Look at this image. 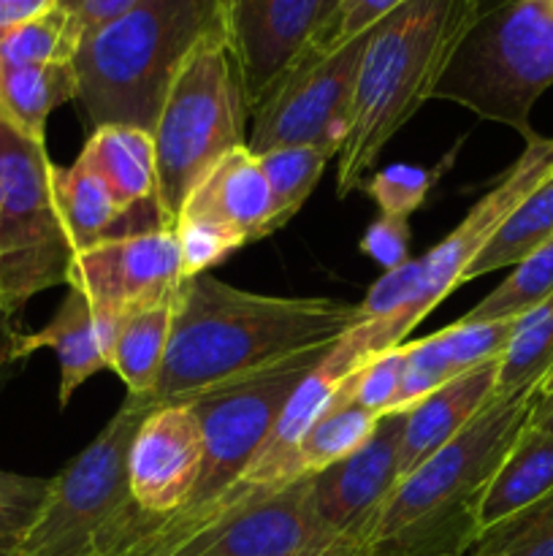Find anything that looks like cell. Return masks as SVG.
Here are the masks:
<instances>
[{
	"label": "cell",
	"mask_w": 553,
	"mask_h": 556,
	"mask_svg": "<svg viewBox=\"0 0 553 556\" xmlns=\"http://www.w3.org/2000/svg\"><path fill=\"white\" fill-rule=\"evenodd\" d=\"M361 324V304L318 296H266L215 275L190 277L173 304V326L152 405H173L298 353L329 348Z\"/></svg>",
	"instance_id": "1"
},
{
	"label": "cell",
	"mask_w": 553,
	"mask_h": 556,
	"mask_svg": "<svg viewBox=\"0 0 553 556\" xmlns=\"http://www.w3.org/2000/svg\"><path fill=\"white\" fill-rule=\"evenodd\" d=\"M537 386L491 396L448 445L401 478L363 556H466L480 538V505L510 445L529 424Z\"/></svg>",
	"instance_id": "2"
},
{
	"label": "cell",
	"mask_w": 553,
	"mask_h": 556,
	"mask_svg": "<svg viewBox=\"0 0 553 556\" xmlns=\"http://www.w3.org/2000/svg\"><path fill=\"white\" fill-rule=\"evenodd\" d=\"M486 0H404L372 27L352 92L350 130L336 155V193H356L388 141L432 101Z\"/></svg>",
	"instance_id": "3"
},
{
	"label": "cell",
	"mask_w": 553,
	"mask_h": 556,
	"mask_svg": "<svg viewBox=\"0 0 553 556\" xmlns=\"http://www.w3.org/2000/svg\"><path fill=\"white\" fill-rule=\"evenodd\" d=\"M226 30V0H136L87 33L76 52L79 106L92 128H155L179 65L204 38Z\"/></svg>",
	"instance_id": "4"
},
{
	"label": "cell",
	"mask_w": 553,
	"mask_h": 556,
	"mask_svg": "<svg viewBox=\"0 0 553 556\" xmlns=\"http://www.w3.org/2000/svg\"><path fill=\"white\" fill-rule=\"evenodd\" d=\"M152 407L146 396H125L95 440L49 478L22 556L114 554L146 530L155 514L141 510L130 494L128 456Z\"/></svg>",
	"instance_id": "5"
},
{
	"label": "cell",
	"mask_w": 553,
	"mask_h": 556,
	"mask_svg": "<svg viewBox=\"0 0 553 556\" xmlns=\"http://www.w3.org/2000/svg\"><path fill=\"white\" fill-rule=\"evenodd\" d=\"M553 85V0H486L432 101H450L531 141V109Z\"/></svg>",
	"instance_id": "6"
},
{
	"label": "cell",
	"mask_w": 553,
	"mask_h": 556,
	"mask_svg": "<svg viewBox=\"0 0 553 556\" xmlns=\"http://www.w3.org/2000/svg\"><path fill=\"white\" fill-rule=\"evenodd\" d=\"M247 103L228 33L204 38L179 65L157 112V212L173 228L190 190L226 152L247 144Z\"/></svg>",
	"instance_id": "7"
},
{
	"label": "cell",
	"mask_w": 553,
	"mask_h": 556,
	"mask_svg": "<svg viewBox=\"0 0 553 556\" xmlns=\"http://www.w3.org/2000/svg\"><path fill=\"white\" fill-rule=\"evenodd\" d=\"M47 144L0 117V309L14 315L36 293L68 286L74 244L54 199Z\"/></svg>",
	"instance_id": "8"
},
{
	"label": "cell",
	"mask_w": 553,
	"mask_h": 556,
	"mask_svg": "<svg viewBox=\"0 0 553 556\" xmlns=\"http://www.w3.org/2000/svg\"><path fill=\"white\" fill-rule=\"evenodd\" d=\"M553 172V136H540L526 141L518 161L497 179L491 190L472 206L464 220L448 233L439 244H434L426 255H421V286L415 299L383 326L358 324L345 334L352 351L366 362L377 353L404 345L407 334L442 302L448 293L461 286L466 266L486 248L488 239L499 231L504 220L518 210L520 201Z\"/></svg>",
	"instance_id": "9"
},
{
	"label": "cell",
	"mask_w": 553,
	"mask_h": 556,
	"mask_svg": "<svg viewBox=\"0 0 553 556\" xmlns=\"http://www.w3.org/2000/svg\"><path fill=\"white\" fill-rule=\"evenodd\" d=\"M329 351L331 345L298 353L287 362L271 364L184 400L204 432V467L198 486L184 508H204L236 486L255 451L285 410L293 391Z\"/></svg>",
	"instance_id": "10"
},
{
	"label": "cell",
	"mask_w": 553,
	"mask_h": 556,
	"mask_svg": "<svg viewBox=\"0 0 553 556\" xmlns=\"http://www.w3.org/2000/svg\"><path fill=\"white\" fill-rule=\"evenodd\" d=\"M369 36L372 30L329 52H304L249 112V150L263 155L276 147L309 144L339 155Z\"/></svg>",
	"instance_id": "11"
},
{
	"label": "cell",
	"mask_w": 553,
	"mask_h": 556,
	"mask_svg": "<svg viewBox=\"0 0 553 556\" xmlns=\"http://www.w3.org/2000/svg\"><path fill=\"white\" fill-rule=\"evenodd\" d=\"M404 421L407 413H385L356 454L309 476L314 556H363L385 500L401 481Z\"/></svg>",
	"instance_id": "12"
},
{
	"label": "cell",
	"mask_w": 553,
	"mask_h": 556,
	"mask_svg": "<svg viewBox=\"0 0 553 556\" xmlns=\"http://www.w3.org/2000/svg\"><path fill=\"white\" fill-rule=\"evenodd\" d=\"M184 282L177 233L166 226L108 237L79 250L68 271V288L79 291L92 313L112 324L177 302Z\"/></svg>",
	"instance_id": "13"
},
{
	"label": "cell",
	"mask_w": 553,
	"mask_h": 556,
	"mask_svg": "<svg viewBox=\"0 0 553 556\" xmlns=\"http://www.w3.org/2000/svg\"><path fill=\"white\" fill-rule=\"evenodd\" d=\"M220 514L171 556H314L309 476L274 489L233 486Z\"/></svg>",
	"instance_id": "14"
},
{
	"label": "cell",
	"mask_w": 553,
	"mask_h": 556,
	"mask_svg": "<svg viewBox=\"0 0 553 556\" xmlns=\"http://www.w3.org/2000/svg\"><path fill=\"white\" fill-rule=\"evenodd\" d=\"M323 0H226L228 43L242 76L247 114L307 52Z\"/></svg>",
	"instance_id": "15"
},
{
	"label": "cell",
	"mask_w": 553,
	"mask_h": 556,
	"mask_svg": "<svg viewBox=\"0 0 553 556\" xmlns=\"http://www.w3.org/2000/svg\"><path fill=\"white\" fill-rule=\"evenodd\" d=\"M204 467V432L184 402L155 405L136 432L128 481L136 505L146 514H177L193 497Z\"/></svg>",
	"instance_id": "16"
},
{
	"label": "cell",
	"mask_w": 553,
	"mask_h": 556,
	"mask_svg": "<svg viewBox=\"0 0 553 556\" xmlns=\"http://www.w3.org/2000/svg\"><path fill=\"white\" fill-rule=\"evenodd\" d=\"M358 364H363V358L352 351L350 342H347L345 337L331 345V351L325 353L323 362H320L318 367L298 383V389L293 391L285 410L280 413L276 424L271 427L269 438L260 443V448L255 451V456L249 459L244 476L239 478V486L274 489L298 481V445L307 438L312 424L329 410L336 391H339L342 380H345Z\"/></svg>",
	"instance_id": "17"
},
{
	"label": "cell",
	"mask_w": 553,
	"mask_h": 556,
	"mask_svg": "<svg viewBox=\"0 0 553 556\" xmlns=\"http://www.w3.org/2000/svg\"><path fill=\"white\" fill-rule=\"evenodd\" d=\"M179 217L228 228L244 244L271 237L280 228L269 179L258 155L247 144L226 152L206 172L184 199Z\"/></svg>",
	"instance_id": "18"
},
{
	"label": "cell",
	"mask_w": 553,
	"mask_h": 556,
	"mask_svg": "<svg viewBox=\"0 0 553 556\" xmlns=\"http://www.w3.org/2000/svg\"><path fill=\"white\" fill-rule=\"evenodd\" d=\"M117 324L92 313L90 302L79 291L68 288L54 318L36 334H16L14 362H25L30 353L49 348L60 364V410L70 396L101 369H108L112 342Z\"/></svg>",
	"instance_id": "19"
},
{
	"label": "cell",
	"mask_w": 553,
	"mask_h": 556,
	"mask_svg": "<svg viewBox=\"0 0 553 556\" xmlns=\"http://www.w3.org/2000/svg\"><path fill=\"white\" fill-rule=\"evenodd\" d=\"M515 320L499 324H461L455 320L448 329L426 337V340L407 342L404 345V375L396 405L390 413H407L415 402L432 394L455 375L493 362L507 348Z\"/></svg>",
	"instance_id": "20"
},
{
	"label": "cell",
	"mask_w": 553,
	"mask_h": 556,
	"mask_svg": "<svg viewBox=\"0 0 553 556\" xmlns=\"http://www.w3.org/2000/svg\"><path fill=\"white\" fill-rule=\"evenodd\" d=\"M497 367L499 358L477 364L434 389L432 394H426L407 410L399 451L401 478L410 476L417 465H423L428 456L448 445L491 402Z\"/></svg>",
	"instance_id": "21"
},
{
	"label": "cell",
	"mask_w": 553,
	"mask_h": 556,
	"mask_svg": "<svg viewBox=\"0 0 553 556\" xmlns=\"http://www.w3.org/2000/svg\"><path fill=\"white\" fill-rule=\"evenodd\" d=\"M79 161L106 182L114 201L128 215L146 206L157 212V161L150 130L133 125L92 128Z\"/></svg>",
	"instance_id": "22"
},
{
	"label": "cell",
	"mask_w": 553,
	"mask_h": 556,
	"mask_svg": "<svg viewBox=\"0 0 553 556\" xmlns=\"http://www.w3.org/2000/svg\"><path fill=\"white\" fill-rule=\"evenodd\" d=\"M548 492H553V434L526 424L488 483L480 505V532Z\"/></svg>",
	"instance_id": "23"
},
{
	"label": "cell",
	"mask_w": 553,
	"mask_h": 556,
	"mask_svg": "<svg viewBox=\"0 0 553 556\" xmlns=\"http://www.w3.org/2000/svg\"><path fill=\"white\" fill-rule=\"evenodd\" d=\"M79 76L74 63L25 65L0 71V117L20 134L43 141L49 114L76 101Z\"/></svg>",
	"instance_id": "24"
},
{
	"label": "cell",
	"mask_w": 553,
	"mask_h": 556,
	"mask_svg": "<svg viewBox=\"0 0 553 556\" xmlns=\"http://www.w3.org/2000/svg\"><path fill=\"white\" fill-rule=\"evenodd\" d=\"M173 304L177 302L141 309V313L128 315L117 324L108 369L117 372V378L128 389V396H146L150 400L152 389L160 378L173 326Z\"/></svg>",
	"instance_id": "25"
},
{
	"label": "cell",
	"mask_w": 553,
	"mask_h": 556,
	"mask_svg": "<svg viewBox=\"0 0 553 556\" xmlns=\"http://www.w3.org/2000/svg\"><path fill=\"white\" fill-rule=\"evenodd\" d=\"M52 179L60 217L76 253L108 237H117L114 226L128 220L130 215L114 201L106 182L95 177L79 157L68 168L54 166Z\"/></svg>",
	"instance_id": "26"
},
{
	"label": "cell",
	"mask_w": 553,
	"mask_h": 556,
	"mask_svg": "<svg viewBox=\"0 0 553 556\" xmlns=\"http://www.w3.org/2000/svg\"><path fill=\"white\" fill-rule=\"evenodd\" d=\"M553 237V172L526 195L518 210L499 226L486 248L466 266L461 286L483 275L515 266Z\"/></svg>",
	"instance_id": "27"
},
{
	"label": "cell",
	"mask_w": 553,
	"mask_h": 556,
	"mask_svg": "<svg viewBox=\"0 0 553 556\" xmlns=\"http://www.w3.org/2000/svg\"><path fill=\"white\" fill-rule=\"evenodd\" d=\"M342 383H345V380H342ZM380 418L383 416H374V413L352 405L339 386V391H336L329 410L312 424L307 438H304L301 445H298L296 451L298 478H307V476H314V472L329 470L331 465H336V462L356 454V451L372 438Z\"/></svg>",
	"instance_id": "28"
},
{
	"label": "cell",
	"mask_w": 553,
	"mask_h": 556,
	"mask_svg": "<svg viewBox=\"0 0 553 556\" xmlns=\"http://www.w3.org/2000/svg\"><path fill=\"white\" fill-rule=\"evenodd\" d=\"M553 369V296L515 318L507 348L499 356L493 396H513L545 380Z\"/></svg>",
	"instance_id": "29"
},
{
	"label": "cell",
	"mask_w": 553,
	"mask_h": 556,
	"mask_svg": "<svg viewBox=\"0 0 553 556\" xmlns=\"http://www.w3.org/2000/svg\"><path fill=\"white\" fill-rule=\"evenodd\" d=\"M553 296V237L515 264L513 275L499 282L461 324H499L515 320Z\"/></svg>",
	"instance_id": "30"
},
{
	"label": "cell",
	"mask_w": 553,
	"mask_h": 556,
	"mask_svg": "<svg viewBox=\"0 0 553 556\" xmlns=\"http://www.w3.org/2000/svg\"><path fill=\"white\" fill-rule=\"evenodd\" d=\"M81 30L65 9H52L49 14L16 27L0 38V71L25 68V65L74 63L81 47Z\"/></svg>",
	"instance_id": "31"
},
{
	"label": "cell",
	"mask_w": 553,
	"mask_h": 556,
	"mask_svg": "<svg viewBox=\"0 0 553 556\" xmlns=\"http://www.w3.org/2000/svg\"><path fill=\"white\" fill-rule=\"evenodd\" d=\"M334 155H329L320 147L296 144V147H276V150L258 155L263 166L266 179H269L271 199H274V212L280 228L298 215L307 199L312 195L314 185L325 174V166Z\"/></svg>",
	"instance_id": "32"
},
{
	"label": "cell",
	"mask_w": 553,
	"mask_h": 556,
	"mask_svg": "<svg viewBox=\"0 0 553 556\" xmlns=\"http://www.w3.org/2000/svg\"><path fill=\"white\" fill-rule=\"evenodd\" d=\"M461 141L434 166H415V163H390V166L377 168L366 177V182L361 185L363 193L377 204L380 215H394V217H407L410 220L417 210L423 206V201L428 199V193L434 190V185L442 179V174L453 166L455 152H459Z\"/></svg>",
	"instance_id": "33"
},
{
	"label": "cell",
	"mask_w": 553,
	"mask_h": 556,
	"mask_svg": "<svg viewBox=\"0 0 553 556\" xmlns=\"http://www.w3.org/2000/svg\"><path fill=\"white\" fill-rule=\"evenodd\" d=\"M466 556H553V492L483 530Z\"/></svg>",
	"instance_id": "34"
},
{
	"label": "cell",
	"mask_w": 553,
	"mask_h": 556,
	"mask_svg": "<svg viewBox=\"0 0 553 556\" xmlns=\"http://www.w3.org/2000/svg\"><path fill=\"white\" fill-rule=\"evenodd\" d=\"M49 494V478L0 470V556H22Z\"/></svg>",
	"instance_id": "35"
},
{
	"label": "cell",
	"mask_w": 553,
	"mask_h": 556,
	"mask_svg": "<svg viewBox=\"0 0 553 556\" xmlns=\"http://www.w3.org/2000/svg\"><path fill=\"white\" fill-rule=\"evenodd\" d=\"M401 375H404V345L390 348L358 364L342 383L347 400L374 416H385L394 410L396 396L401 389Z\"/></svg>",
	"instance_id": "36"
},
{
	"label": "cell",
	"mask_w": 553,
	"mask_h": 556,
	"mask_svg": "<svg viewBox=\"0 0 553 556\" xmlns=\"http://www.w3.org/2000/svg\"><path fill=\"white\" fill-rule=\"evenodd\" d=\"M173 233H177L179 255H182L184 280L206 275V271L215 269L217 264H222L236 250L244 248L242 239L228 231V228L201 220H188V217H179L173 223Z\"/></svg>",
	"instance_id": "37"
},
{
	"label": "cell",
	"mask_w": 553,
	"mask_h": 556,
	"mask_svg": "<svg viewBox=\"0 0 553 556\" xmlns=\"http://www.w3.org/2000/svg\"><path fill=\"white\" fill-rule=\"evenodd\" d=\"M399 3H404V0H339L334 14L318 27L307 52H329V49L363 36Z\"/></svg>",
	"instance_id": "38"
},
{
	"label": "cell",
	"mask_w": 553,
	"mask_h": 556,
	"mask_svg": "<svg viewBox=\"0 0 553 556\" xmlns=\"http://www.w3.org/2000/svg\"><path fill=\"white\" fill-rule=\"evenodd\" d=\"M421 286V258H410L399 269L383 271L361 302V324L383 326L394 320L415 299Z\"/></svg>",
	"instance_id": "39"
},
{
	"label": "cell",
	"mask_w": 553,
	"mask_h": 556,
	"mask_svg": "<svg viewBox=\"0 0 553 556\" xmlns=\"http://www.w3.org/2000/svg\"><path fill=\"white\" fill-rule=\"evenodd\" d=\"M410 220L407 217H394V215H380L372 226L363 231L358 250L363 255L374 261V264L383 266L385 271L399 269L401 264L410 261Z\"/></svg>",
	"instance_id": "40"
},
{
	"label": "cell",
	"mask_w": 553,
	"mask_h": 556,
	"mask_svg": "<svg viewBox=\"0 0 553 556\" xmlns=\"http://www.w3.org/2000/svg\"><path fill=\"white\" fill-rule=\"evenodd\" d=\"M136 0H57L60 9L68 11L79 25L81 36L108 25L112 20L123 16Z\"/></svg>",
	"instance_id": "41"
},
{
	"label": "cell",
	"mask_w": 553,
	"mask_h": 556,
	"mask_svg": "<svg viewBox=\"0 0 553 556\" xmlns=\"http://www.w3.org/2000/svg\"><path fill=\"white\" fill-rule=\"evenodd\" d=\"M57 9V0H0V38Z\"/></svg>",
	"instance_id": "42"
},
{
	"label": "cell",
	"mask_w": 553,
	"mask_h": 556,
	"mask_svg": "<svg viewBox=\"0 0 553 556\" xmlns=\"http://www.w3.org/2000/svg\"><path fill=\"white\" fill-rule=\"evenodd\" d=\"M529 427L553 434V369L545 375V380L537 386L535 405H531L529 413Z\"/></svg>",
	"instance_id": "43"
},
{
	"label": "cell",
	"mask_w": 553,
	"mask_h": 556,
	"mask_svg": "<svg viewBox=\"0 0 553 556\" xmlns=\"http://www.w3.org/2000/svg\"><path fill=\"white\" fill-rule=\"evenodd\" d=\"M16 334H20V331H14V326H11V315H5L3 309H0V375L16 364L14 362Z\"/></svg>",
	"instance_id": "44"
},
{
	"label": "cell",
	"mask_w": 553,
	"mask_h": 556,
	"mask_svg": "<svg viewBox=\"0 0 553 556\" xmlns=\"http://www.w3.org/2000/svg\"><path fill=\"white\" fill-rule=\"evenodd\" d=\"M336 5H339V0H323V11H320V22H318V27L323 25V22L329 20L331 14H334V9H336ZM314 33H318V30H314Z\"/></svg>",
	"instance_id": "45"
},
{
	"label": "cell",
	"mask_w": 553,
	"mask_h": 556,
	"mask_svg": "<svg viewBox=\"0 0 553 556\" xmlns=\"http://www.w3.org/2000/svg\"><path fill=\"white\" fill-rule=\"evenodd\" d=\"M101 556H128V552H125V546L119 548V552H114V554H101Z\"/></svg>",
	"instance_id": "46"
}]
</instances>
